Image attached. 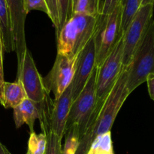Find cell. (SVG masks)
<instances>
[{"mask_svg":"<svg viewBox=\"0 0 154 154\" xmlns=\"http://www.w3.org/2000/svg\"><path fill=\"white\" fill-rule=\"evenodd\" d=\"M99 17L75 13L57 33V54L76 57L93 38Z\"/></svg>","mask_w":154,"mask_h":154,"instance_id":"obj_1","label":"cell"},{"mask_svg":"<svg viewBox=\"0 0 154 154\" xmlns=\"http://www.w3.org/2000/svg\"><path fill=\"white\" fill-rule=\"evenodd\" d=\"M126 68L128 71L126 88L129 93L146 82L150 74H154L153 18Z\"/></svg>","mask_w":154,"mask_h":154,"instance_id":"obj_2","label":"cell"},{"mask_svg":"<svg viewBox=\"0 0 154 154\" xmlns=\"http://www.w3.org/2000/svg\"><path fill=\"white\" fill-rule=\"evenodd\" d=\"M123 35L109 55L98 67L96 83V108L100 110L107 96L117 83L123 69Z\"/></svg>","mask_w":154,"mask_h":154,"instance_id":"obj_3","label":"cell"},{"mask_svg":"<svg viewBox=\"0 0 154 154\" xmlns=\"http://www.w3.org/2000/svg\"><path fill=\"white\" fill-rule=\"evenodd\" d=\"M128 71L123 66L117 83L104 102L95 122L93 139L96 136L111 131L117 114L130 93L126 88Z\"/></svg>","mask_w":154,"mask_h":154,"instance_id":"obj_4","label":"cell"},{"mask_svg":"<svg viewBox=\"0 0 154 154\" xmlns=\"http://www.w3.org/2000/svg\"><path fill=\"white\" fill-rule=\"evenodd\" d=\"M121 5L107 16L100 15L93 35L96 49V66H99L123 35L120 32Z\"/></svg>","mask_w":154,"mask_h":154,"instance_id":"obj_5","label":"cell"},{"mask_svg":"<svg viewBox=\"0 0 154 154\" xmlns=\"http://www.w3.org/2000/svg\"><path fill=\"white\" fill-rule=\"evenodd\" d=\"M97 71L98 67L96 66L85 87L78 97L72 102L68 117L66 129L76 126L79 129L81 136H83L87 132L96 108Z\"/></svg>","mask_w":154,"mask_h":154,"instance_id":"obj_6","label":"cell"},{"mask_svg":"<svg viewBox=\"0 0 154 154\" xmlns=\"http://www.w3.org/2000/svg\"><path fill=\"white\" fill-rule=\"evenodd\" d=\"M72 100V83L57 99L53 100L50 94L40 102L41 114L45 117L51 129L62 140L65 134L68 117Z\"/></svg>","mask_w":154,"mask_h":154,"instance_id":"obj_7","label":"cell"},{"mask_svg":"<svg viewBox=\"0 0 154 154\" xmlns=\"http://www.w3.org/2000/svg\"><path fill=\"white\" fill-rule=\"evenodd\" d=\"M153 8L154 5L141 6L123 34V65L125 67L130 63L137 47L153 18Z\"/></svg>","mask_w":154,"mask_h":154,"instance_id":"obj_8","label":"cell"},{"mask_svg":"<svg viewBox=\"0 0 154 154\" xmlns=\"http://www.w3.org/2000/svg\"><path fill=\"white\" fill-rule=\"evenodd\" d=\"M17 80L23 84L27 99L40 103L50 94L43 82V78L38 71L31 53L26 50L21 61L17 63Z\"/></svg>","mask_w":154,"mask_h":154,"instance_id":"obj_9","label":"cell"},{"mask_svg":"<svg viewBox=\"0 0 154 154\" xmlns=\"http://www.w3.org/2000/svg\"><path fill=\"white\" fill-rule=\"evenodd\" d=\"M78 57H68L57 54L52 69L43 78L48 93L52 92L57 99L71 85L75 76Z\"/></svg>","mask_w":154,"mask_h":154,"instance_id":"obj_10","label":"cell"},{"mask_svg":"<svg viewBox=\"0 0 154 154\" xmlns=\"http://www.w3.org/2000/svg\"><path fill=\"white\" fill-rule=\"evenodd\" d=\"M96 67L94 39L88 42L78 56L75 76L72 81V100H75L87 84Z\"/></svg>","mask_w":154,"mask_h":154,"instance_id":"obj_11","label":"cell"},{"mask_svg":"<svg viewBox=\"0 0 154 154\" xmlns=\"http://www.w3.org/2000/svg\"><path fill=\"white\" fill-rule=\"evenodd\" d=\"M6 2L14 40V51L17 57V63H19L28 49L25 36V21L28 14L24 9L23 0H6Z\"/></svg>","mask_w":154,"mask_h":154,"instance_id":"obj_12","label":"cell"},{"mask_svg":"<svg viewBox=\"0 0 154 154\" xmlns=\"http://www.w3.org/2000/svg\"><path fill=\"white\" fill-rule=\"evenodd\" d=\"M41 114V105L26 99L18 106L14 108V120L17 129L26 124L30 132H34V123L39 118Z\"/></svg>","mask_w":154,"mask_h":154,"instance_id":"obj_13","label":"cell"},{"mask_svg":"<svg viewBox=\"0 0 154 154\" xmlns=\"http://www.w3.org/2000/svg\"><path fill=\"white\" fill-rule=\"evenodd\" d=\"M26 99V93L20 81L16 79L14 82L5 81L0 100V104L5 108L14 109Z\"/></svg>","mask_w":154,"mask_h":154,"instance_id":"obj_14","label":"cell"},{"mask_svg":"<svg viewBox=\"0 0 154 154\" xmlns=\"http://www.w3.org/2000/svg\"><path fill=\"white\" fill-rule=\"evenodd\" d=\"M0 32L4 51L7 53L14 51V40L6 0H0Z\"/></svg>","mask_w":154,"mask_h":154,"instance_id":"obj_15","label":"cell"},{"mask_svg":"<svg viewBox=\"0 0 154 154\" xmlns=\"http://www.w3.org/2000/svg\"><path fill=\"white\" fill-rule=\"evenodd\" d=\"M38 120L43 133L46 135L47 138V147L45 154H63L62 140L54 133L48 122L42 114H40Z\"/></svg>","mask_w":154,"mask_h":154,"instance_id":"obj_16","label":"cell"},{"mask_svg":"<svg viewBox=\"0 0 154 154\" xmlns=\"http://www.w3.org/2000/svg\"><path fill=\"white\" fill-rule=\"evenodd\" d=\"M87 154H114L111 131L95 137Z\"/></svg>","mask_w":154,"mask_h":154,"instance_id":"obj_17","label":"cell"},{"mask_svg":"<svg viewBox=\"0 0 154 154\" xmlns=\"http://www.w3.org/2000/svg\"><path fill=\"white\" fill-rule=\"evenodd\" d=\"M141 0H122L121 5V23L120 32L124 34L126 29L133 20L138 11L141 7Z\"/></svg>","mask_w":154,"mask_h":154,"instance_id":"obj_18","label":"cell"},{"mask_svg":"<svg viewBox=\"0 0 154 154\" xmlns=\"http://www.w3.org/2000/svg\"><path fill=\"white\" fill-rule=\"evenodd\" d=\"M66 141L63 149V154H75L79 147L81 135L76 126H72L65 129Z\"/></svg>","mask_w":154,"mask_h":154,"instance_id":"obj_19","label":"cell"},{"mask_svg":"<svg viewBox=\"0 0 154 154\" xmlns=\"http://www.w3.org/2000/svg\"><path fill=\"white\" fill-rule=\"evenodd\" d=\"M102 3L101 0H78L73 14H82L93 17L101 15Z\"/></svg>","mask_w":154,"mask_h":154,"instance_id":"obj_20","label":"cell"},{"mask_svg":"<svg viewBox=\"0 0 154 154\" xmlns=\"http://www.w3.org/2000/svg\"><path fill=\"white\" fill-rule=\"evenodd\" d=\"M47 147L46 135L44 133L30 132L26 154H45Z\"/></svg>","mask_w":154,"mask_h":154,"instance_id":"obj_21","label":"cell"},{"mask_svg":"<svg viewBox=\"0 0 154 154\" xmlns=\"http://www.w3.org/2000/svg\"><path fill=\"white\" fill-rule=\"evenodd\" d=\"M99 111L95 110L93 116H92L91 121H90V126L87 129V132L83 136H81V141H80L79 147L75 154H87L89 147L90 145V143L93 141V131L94 129L95 122H96V117L99 114Z\"/></svg>","mask_w":154,"mask_h":154,"instance_id":"obj_22","label":"cell"},{"mask_svg":"<svg viewBox=\"0 0 154 154\" xmlns=\"http://www.w3.org/2000/svg\"><path fill=\"white\" fill-rule=\"evenodd\" d=\"M58 8L59 17H60V27H59L58 30L59 32L60 29H61V27L63 26V24L73 14L72 0H58Z\"/></svg>","mask_w":154,"mask_h":154,"instance_id":"obj_23","label":"cell"},{"mask_svg":"<svg viewBox=\"0 0 154 154\" xmlns=\"http://www.w3.org/2000/svg\"><path fill=\"white\" fill-rule=\"evenodd\" d=\"M45 2H46L48 11H49L48 17L54 24L56 29V33H57L59 30V27H60L58 0H45Z\"/></svg>","mask_w":154,"mask_h":154,"instance_id":"obj_24","label":"cell"},{"mask_svg":"<svg viewBox=\"0 0 154 154\" xmlns=\"http://www.w3.org/2000/svg\"><path fill=\"white\" fill-rule=\"evenodd\" d=\"M24 9L27 14L33 10L40 11L47 15H49V11L47 7L45 0H23Z\"/></svg>","mask_w":154,"mask_h":154,"instance_id":"obj_25","label":"cell"},{"mask_svg":"<svg viewBox=\"0 0 154 154\" xmlns=\"http://www.w3.org/2000/svg\"><path fill=\"white\" fill-rule=\"evenodd\" d=\"M122 0H105L102 2L101 15L107 16L114 11V9L120 4Z\"/></svg>","mask_w":154,"mask_h":154,"instance_id":"obj_26","label":"cell"},{"mask_svg":"<svg viewBox=\"0 0 154 154\" xmlns=\"http://www.w3.org/2000/svg\"><path fill=\"white\" fill-rule=\"evenodd\" d=\"M3 51H4V47H3L2 38L1 32H0V100L2 97V89L5 83L4 69H3Z\"/></svg>","mask_w":154,"mask_h":154,"instance_id":"obj_27","label":"cell"},{"mask_svg":"<svg viewBox=\"0 0 154 154\" xmlns=\"http://www.w3.org/2000/svg\"><path fill=\"white\" fill-rule=\"evenodd\" d=\"M146 82L147 83L148 93L150 99L154 101V74H150L147 76Z\"/></svg>","mask_w":154,"mask_h":154,"instance_id":"obj_28","label":"cell"},{"mask_svg":"<svg viewBox=\"0 0 154 154\" xmlns=\"http://www.w3.org/2000/svg\"><path fill=\"white\" fill-rule=\"evenodd\" d=\"M146 5H154V0H141V6Z\"/></svg>","mask_w":154,"mask_h":154,"instance_id":"obj_29","label":"cell"},{"mask_svg":"<svg viewBox=\"0 0 154 154\" xmlns=\"http://www.w3.org/2000/svg\"><path fill=\"white\" fill-rule=\"evenodd\" d=\"M6 147L0 142V154H5Z\"/></svg>","mask_w":154,"mask_h":154,"instance_id":"obj_30","label":"cell"},{"mask_svg":"<svg viewBox=\"0 0 154 154\" xmlns=\"http://www.w3.org/2000/svg\"><path fill=\"white\" fill-rule=\"evenodd\" d=\"M77 2H78V0H72V9H73V11H74V9H75V5H76Z\"/></svg>","mask_w":154,"mask_h":154,"instance_id":"obj_31","label":"cell"},{"mask_svg":"<svg viewBox=\"0 0 154 154\" xmlns=\"http://www.w3.org/2000/svg\"><path fill=\"white\" fill-rule=\"evenodd\" d=\"M5 154H11V153L10 152H9L8 150V149L6 148V149H5Z\"/></svg>","mask_w":154,"mask_h":154,"instance_id":"obj_32","label":"cell"}]
</instances>
